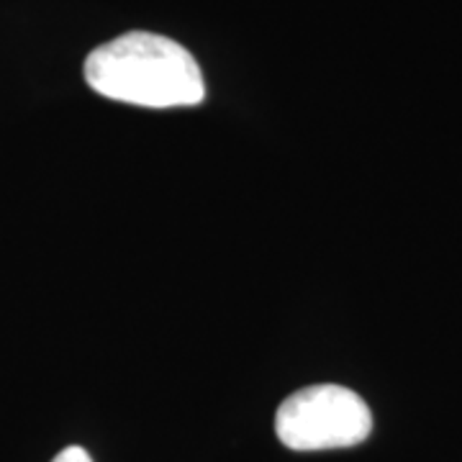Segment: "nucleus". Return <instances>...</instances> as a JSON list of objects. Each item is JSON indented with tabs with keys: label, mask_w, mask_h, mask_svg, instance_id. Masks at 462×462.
<instances>
[{
	"label": "nucleus",
	"mask_w": 462,
	"mask_h": 462,
	"mask_svg": "<svg viewBox=\"0 0 462 462\" xmlns=\"http://www.w3.org/2000/svg\"><path fill=\"white\" fill-rule=\"evenodd\" d=\"M85 80L103 98L142 108L199 106L206 98L196 57L178 42L152 32H129L90 51Z\"/></svg>",
	"instance_id": "obj_1"
},
{
	"label": "nucleus",
	"mask_w": 462,
	"mask_h": 462,
	"mask_svg": "<svg viewBox=\"0 0 462 462\" xmlns=\"http://www.w3.org/2000/svg\"><path fill=\"white\" fill-rule=\"evenodd\" d=\"M373 431L370 406L345 385H309L285 398L275 413V434L296 452L345 449Z\"/></svg>",
	"instance_id": "obj_2"
},
{
	"label": "nucleus",
	"mask_w": 462,
	"mask_h": 462,
	"mask_svg": "<svg viewBox=\"0 0 462 462\" xmlns=\"http://www.w3.org/2000/svg\"><path fill=\"white\" fill-rule=\"evenodd\" d=\"M51 462H93V457L85 452L83 447H67Z\"/></svg>",
	"instance_id": "obj_3"
}]
</instances>
